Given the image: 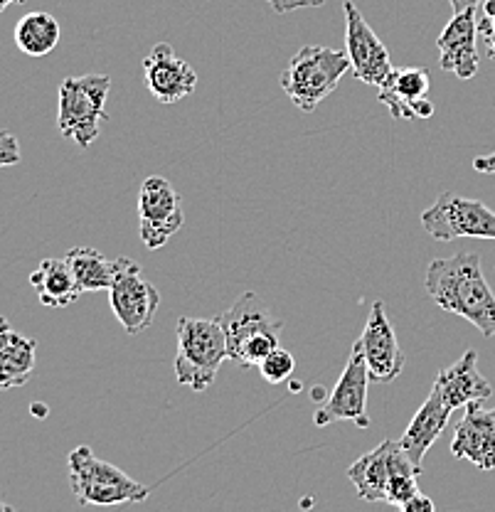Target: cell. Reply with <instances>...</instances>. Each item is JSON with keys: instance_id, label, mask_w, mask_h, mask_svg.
I'll return each instance as SVG.
<instances>
[{"instance_id": "2e32d148", "label": "cell", "mask_w": 495, "mask_h": 512, "mask_svg": "<svg viewBox=\"0 0 495 512\" xmlns=\"http://www.w3.org/2000/svg\"><path fill=\"white\" fill-rule=\"evenodd\" d=\"M220 325L227 335V352H230L232 362L237 360L239 352L252 338L264 333L281 335V330H284V320L276 318L271 308L252 291L239 296V301L230 311L222 313Z\"/></svg>"}, {"instance_id": "52a82bcc", "label": "cell", "mask_w": 495, "mask_h": 512, "mask_svg": "<svg viewBox=\"0 0 495 512\" xmlns=\"http://www.w3.org/2000/svg\"><path fill=\"white\" fill-rule=\"evenodd\" d=\"M185 224L183 200L178 190L161 178L151 175L138 190V237L148 249H161Z\"/></svg>"}, {"instance_id": "f1b7e54d", "label": "cell", "mask_w": 495, "mask_h": 512, "mask_svg": "<svg viewBox=\"0 0 495 512\" xmlns=\"http://www.w3.org/2000/svg\"><path fill=\"white\" fill-rule=\"evenodd\" d=\"M478 35H481L486 42L495 40V15L493 18H486V15H483V18L478 20Z\"/></svg>"}, {"instance_id": "8992f818", "label": "cell", "mask_w": 495, "mask_h": 512, "mask_svg": "<svg viewBox=\"0 0 495 512\" xmlns=\"http://www.w3.org/2000/svg\"><path fill=\"white\" fill-rule=\"evenodd\" d=\"M422 227L436 242H454L461 237L495 239V212L481 200L441 192L434 205L422 212Z\"/></svg>"}, {"instance_id": "ac0fdd59", "label": "cell", "mask_w": 495, "mask_h": 512, "mask_svg": "<svg viewBox=\"0 0 495 512\" xmlns=\"http://www.w3.org/2000/svg\"><path fill=\"white\" fill-rule=\"evenodd\" d=\"M431 389L444 399V404L451 412L468 407L473 402H486L488 397H493L491 382L478 370L476 350H466L461 360H456L446 370L436 372L434 387Z\"/></svg>"}, {"instance_id": "8fae6325", "label": "cell", "mask_w": 495, "mask_h": 512, "mask_svg": "<svg viewBox=\"0 0 495 512\" xmlns=\"http://www.w3.org/2000/svg\"><path fill=\"white\" fill-rule=\"evenodd\" d=\"M355 345L363 350L372 382L390 384L402 375L407 355H404L402 345H399L397 333L392 328L390 318H387L385 303L382 301L372 303L363 335H360Z\"/></svg>"}, {"instance_id": "603a6c76", "label": "cell", "mask_w": 495, "mask_h": 512, "mask_svg": "<svg viewBox=\"0 0 495 512\" xmlns=\"http://www.w3.org/2000/svg\"><path fill=\"white\" fill-rule=\"evenodd\" d=\"M62 40V28L57 23L55 15L42 13V10H35V13L23 15L15 25V45L23 55L28 57H45L60 45Z\"/></svg>"}, {"instance_id": "30bf717a", "label": "cell", "mask_w": 495, "mask_h": 512, "mask_svg": "<svg viewBox=\"0 0 495 512\" xmlns=\"http://www.w3.org/2000/svg\"><path fill=\"white\" fill-rule=\"evenodd\" d=\"M345 13V52H348L350 67H353V74L363 84H370V87H380L392 67V57L387 52L385 42L377 37V32L367 25L363 13L358 10V5L353 0H345L343 3Z\"/></svg>"}, {"instance_id": "5b68a950", "label": "cell", "mask_w": 495, "mask_h": 512, "mask_svg": "<svg viewBox=\"0 0 495 512\" xmlns=\"http://www.w3.org/2000/svg\"><path fill=\"white\" fill-rule=\"evenodd\" d=\"M111 92L109 74H84L67 77L60 84V109H57V128L79 148H89L99 138L101 124L109 119L106 99Z\"/></svg>"}, {"instance_id": "d4e9b609", "label": "cell", "mask_w": 495, "mask_h": 512, "mask_svg": "<svg viewBox=\"0 0 495 512\" xmlns=\"http://www.w3.org/2000/svg\"><path fill=\"white\" fill-rule=\"evenodd\" d=\"M20 163V143L13 131H0V168Z\"/></svg>"}, {"instance_id": "d6986e66", "label": "cell", "mask_w": 495, "mask_h": 512, "mask_svg": "<svg viewBox=\"0 0 495 512\" xmlns=\"http://www.w3.org/2000/svg\"><path fill=\"white\" fill-rule=\"evenodd\" d=\"M449 419L451 409L446 407L444 399L431 389L427 402L417 409V414L409 421L407 431H404L402 439H399V446H402V451L407 453L409 461H412L414 466L422 468L424 456H427L429 448L436 444V439L444 434Z\"/></svg>"}, {"instance_id": "ffe728a7", "label": "cell", "mask_w": 495, "mask_h": 512, "mask_svg": "<svg viewBox=\"0 0 495 512\" xmlns=\"http://www.w3.org/2000/svg\"><path fill=\"white\" fill-rule=\"evenodd\" d=\"M37 362V340L18 333L0 316V392L23 387L33 377Z\"/></svg>"}, {"instance_id": "7a4b0ae2", "label": "cell", "mask_w": 495, "mask_h": 512, "mask_svg": "<svg viewBox=\"0 0 495 512\" xmlns=\"http://www.w3.org/2000/svg\"><path fill=\"white\" fill-rule=\"evenodd\" d=\"M225 360H230V352L220 318L185 316L178 320L175 377L180 384L198 394L207 392Z\"/></svg>"}, {"instance_id": "e575fe53", "label": "cell", "mask_w": 495, "mask_h": 512, "mask_svg": "<svg viewBox=\"0 0 495 512\" xmlns=\"http://www.w3.org/2000/svg\"><path fill=\"white\" fill-rule=\"evenodd\" d=\"M0 512H15L8 503H0Z\"/></svg>"}, {"instance_id": "5bb4252c", "label": "cell", "mask_w": 495, "mask_h": 512, "mask_svg": "<svg viewBox=\"0 0 495 512\" xmlns=\"http://www.w3.org/2000/svg\"><path fill=\"white\" fill-rule=\"evenodd\" d=\"M404 463H409V456L402 451L399 441L387 439L370 453H365L363 458H358L348 468V478L367 503H387L392 478Z\"/></svg>"}, {"instance_id": "8d00e7d4", "label": "cell", "mask_w": 495, "mask_h": 512, "mask_svg": "<svg viewBox=\"0 0 495 512\" xmlns=\"http://www.w3.org/2000/svg\"><path fill=\"white\" fill-rule=\"evenodd\" d=\"M399 512H402V510H399Z\"/></svg>"}, {"instance_id": "83f0119b", "label": "cell", "mask_w": 495, "mask_h": 512, "mask_svg": "<svg viewBox=\"0 0 495 512\" xmlns=\"http://www.w3.org/2000/svg\"><path fill=\"white\" fill-rule=\"evenodd\" d=\"M473 170H478V173L495 175V153H488V156H478L476 160H473Z\"/></svg>"}, {"instance_id": "44dd1931", "label": "cell", "mask_w": 495, "mask_h": 512, "mask_svg": "<svg viewBox=\"0 0 495 512\" xmlns=\"http://www.w3.org/2000/svg\"><path fill=\"white\" fill-rule=\"evenodd\" d=\"M30 284H33L42 306L47 308H67L82 296L72 269H69L67 256H47V259H42L30 274Z\"/></svg>"}, {"instance_id": "484cf974", "label": "cell", "mask_w": 495, "mask_h": 512, "mask_svg": "<svg viewBox=\"0 0 495 512\" xmlns=\"http://www.w3.org/2000/svg\"><path fill=\"white\" fill-rule=\"evenodd\" d=\"M266 3H269L271 10H276V13H291V10L298 8H318V5H323L326 0H266Z\"/></svg>"}, {"instance_id": "1f68e13d", "label": "cell", "mask_w": 495, "mask_h": 512, "mask_svg": "<svg viewBox=\"0 0 495 512\" xmlns=\"http://www.w3.org/2000/svg\"><path fill=\"white\" fill-rule=\"evenodd\" d=\"M311 399H313V402H326V392H323L321 387H313Z\"/></svg>"}, {"instance_id": "4dcf8cb0", "label": "cell", "mask_w": 495, "mask_h": 512, "mask_svg": "<svg viewBox=\"0 0 495 512\" xmlns=\"http://www.w3.org/2000/svg\"><path fill=\"white\" fill-rule=\"evenodd\" d=\"M483 15H486V18H493V15H495V0H483Z\"/></svg>"}, {"instance_id": "d590c367", "label": "cell", "mask_w": 495, "mask_h": 512, "mask_svg": "<svg viewBox=\"0 0 495 512\" xmlns=\"http://www.w3.org/2000/svg\"><path fill=\"white\" fill-rule=\"evenodd\" d=\"M0 13H3V5H0Z\"/></svg>"}, {"instance_id": "7402d4cb", "label": "cell", "mask_w": 495, "mask_h": 512, "mask_svg": "<svg viewBox=\"0 0 495 512\" xmlns=\"http://www.w3.org/2000/svg\"><path fill=\"white\" fill-rule=\"evenodd\" d=\"M72 269L74 281H77L79 291L94 293V291H109L111 284L119 276L124 256L119 259H106L104 254L92 247H74L65 254Z\"/></svg>"}, {"instance_id": "4fadbf2b", "label": "cell", "mask_w": 495, "mask_h": 512, "mask_svg": "<svg viewBox=\"0 0 495 512\" xmlns=\"http://www.w3.org/2000/svg\"><path fill=\"white\" fill-rule=\"evenodd\" d=\"M143 82L161 104H178L198 89V74L188 62L180 60L175 50L158 42L143 60Z\"/></svg>"}, {"instance_id": "e0dca14e", "label": "cell", "mask_w": 495, "mask_h": 512, "mask_svg": "<svg viewBox=\"0 0 495 512\" xmlns=\"http://www.w3.org/2000/svg\"><path fill=\"white\" fill-rule=\"evenodd\" d=\"M476 37H478V20L476 10H463V13H454L444 32L436 40L439 47V64L444 72L456 74V77L468 82L478 74V50H476Z\"/></svg>"}, {"instance_id": "ba28073f", "label": "cell", "mask_w": 495, "mask_h": 512, "mask_svg": "<svg viewBox=\"0 0 495 512\" xmlns=\"http://www.w3.org/2000/svg\"><path fill=\"white\" fill-rule=\"evenodd\" d=\"M109 303L121 328L133 338L151 328L158 306H161V293L151 281L143 279L141 266L124 256L119 276L109 288Z\"/></svg>"}, {"instance_id": "6da1fadb", "label": "cell", "mask_w": 495, "mask_h": 512, "mask_svg": "<svg viewBox=\"0 0 495 512\" xmlns=\"http://www.w3.org/2000/svg\"><path fill=\"white\" fill-rule=\"evenodd\" d=\"M424 286L441 311L466 318L483 338H495V293L483 276L481 256L459 252L449 259H434Z\"/></svg>"}, {"instance_id": "277c9868", "label": "cell", "mask_w": 495, "mask_h": 512, "mask_svg": "<svg viewBox=\"0 0 495 512\" xmlns=\"http://www.w3.org/2000/svg\"><path fill=\"white\" fill-rule=\"evenodd\" d=\"M69 483L79 505H111L143 503L148 498V488L129 473L94 456L89 446H77L69 453Z\"/></svg>"}, {"instance_id": "3957f363", "label": "cell", "mask_w": 495, "mask_h": 512, "mask_svg": "<svg viewBox=\"0 0 495 512\" xmlns=\"http://www.w3.org/2000/svg\"><path fill=\"white\" fill-rule=\"evenodd\" d=\"M350 69L353 67H350L348 52L306 45L291 57L289 67L281 74V89L289 96L291 104L311 114L338 89L340 79Z\"/></svg>"}, {"instance_id": "d6a6232c", "label": "cell", "mask_w": 495, "mask_h": 512, "mask_svg": "<svg viewBox=\"0 0 495 512\" xmlns=\"http://www.w3.org/2000/svg\"><path fill=\"white\" fill-rule=\"evenodd\" d=\"M486 50H488V57L495 60V40L493 42H486Z\"/></svg>"}, {"instance_id": "cb8c5ba5", "label": "cell", "mask_w": 495, "mask_h": 512, "mask_svg": "<svg viewBox=\"0 0 495 512\" xmlns=\"http://www.w3.org/2000/svg\"><path fill=\"white\" fill-rule=\"evenodd\" d=\"M294 370H296L294 355H291L286 348H281V345L266 357L262 365H259V372H262V377L269 384L286 382L291 375H294Z\"/></svg>"}, {"instance_id": "9c48e42d", "label": "cell", "mask_w": 495, "mask_h": 512, "mask_svg": "<svg viewBox=\"0 0 495 512\" xmlns=\"http://www.w3.org/2000/svg\"><path fill=\"white\" fill-rule=\"evenodd\" d=\"M370 382L363 350L353 345L343 375L335 382L326 402L316 409L313 424L328 426L333 421H353L358 429H370V416H367V387H370Z\"/></svg>"}, {"instance_id": "7c38bea8", "label": "cell", "mask_w": 495, "mask_h": 512, "mask_svg": "<svg viewBox=\"0 0 495 512\" xmlns=\"http://www.w3.org/2000/svg\"><path fill=\"white\" fill-rule=\"evenodd\" d=\"M429 87L431 79L424 67H397L377 87V99L390 109L392 119H429L436 111L429 99Z\"/></svg>"}, {"instance_id": "836d02e7", "label": "cell", "mask_w": 495, "mask_h": 512, "mask_svg": "<svg viewBox=\"0 0 495 512\" xmlns=\"http://www.w3.org/2000/svg\"><path fill=\"white\" fill-rule=\"evenodd\" d=\"M15 3H25V0H0V5H3V8H8V5H15Z\"/></svg>"}, {"instance_id": "f546056e", "label": "cell", "mask_w": 495, "mask_h": 512, "mask_svg": "<svg viewBox=\"0 0 495 512\" xmlns=\"http://www.w3.org/2000/svg\"><path fill=\"white\" fill-rule=\"evenodd\" d=\"M481 3L483 0H449V5L454 13H463V10H476Z\"/></svg>"}, {"instance_id": "9a60e30c", "label": "cell", "mask_w": 495, "mask_h": 512, "mask_svg": "<svg viewBox=\"0 0 495 512\" xmlns=\"http://www.w3.org/2000/svg\"><path fill=\"white\" fill-rule=\"evenodd\" d=\"M463 409L466 414L456 424L451 453L473 463L478 471H495V409H486L483 402H473Z\"/></svg>"}, {"instance_id": "4316f807", "label": "cell", "mask_w": 495, "mask_h": 512, "mask_svg": "<svg viewBox=\"0 0 495 512\" xmlns=\"http://www.w3.org/2000/svg\"><path fill=\"white\" fill-rule=\"evenodd\" d=\"M399 510L402 512H436V503L429 498V495L417 493L414 498H409Z\"/></svg>"}]
</instances>
